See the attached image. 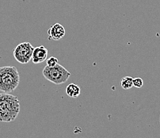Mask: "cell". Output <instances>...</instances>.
Segmentation results:
<instances>
[{"label":"cell","instance_id":"10","mask_svg":"<svg viewBox=\"0 0 160 138\" xmlns=\"http://www.w3.org/2000/svg\"><path fill=\"white\" fill-rule=\"evenodd\" d=\"M46 63L48 66L53 67L55 66V65L57 64H59L58 59L56 58V57H54V56H51L50 58H48V60H46Z\"/></svg>","mask_w":160,"mask_h":138},{"label":"cell","instance_id":"9","mask_svg":"<svg viewBox=\"0 0 160 138\" xmlns=\"http://www.w3.org/2000/svg\"><path fill=\"white\" fill-rule=\"evenodd\" d=\"M143 81L141 78L140 77H136V78H133V87H137V88H140L143 87Z\"/></svg>","mask_w":160,"mask_h":138},{"label":"cell","instance_id":"11","mask_svg":"<svg viewBox=\"0 0 160 138\" xmlns=\"http://www.w3.org/2000/svg\"><path fill=\"white\" fill-rule=\"evenodd\" d=\"M159 121H160V118H159Z\"/></svg>","mask_w":160,"mask_h":138},{"label":"cell","instance_id":"6","mask_svg":"<svg viewBox=\"0 0 160 138\" xmlns=\"http://www.w3.org/2000/svg\"><path fill=\"white\" fill-rule=\"evenodd\" d=\"M65 33L64 27L60 23H56L48 29V40L59 41L64 37Z\"/></svg>","mask_w":160,"mask_h":138},{"label":"cell","instance_id":"8","mask_svg":"<svg viewBox=\"0 0 160 138\" xmlns=\"http://www.w3.org/2000/svg\"><path fill=\"white\" fill-rule=\"evenodd\" d=\"M121 87L124 90H128L133 87V78L131 76H125L122 78L121 82Z\"/></svg>","mask_w":160,"mask_h":138},{"label":"cell","instance_id":"4","mask_svg":"<svg viewBox=\"0 0 160 138\" xmlns=\"http://www.w3.org/2000/svg\"><path fill=\"white\" fill-rule=\"evenodd\" d=\"M34 47L29 42H22L18 44L14 50V56L18 62L26 64L32 60Z\"/></svg>","mask_w":160,"mask_h":138},{"label":"cell","instance_id":"1","mask_svg":"<svg viewBox=\"0 0 160 138\" xmlns=\"http://www.w3.org/2000/svg\"><path fill=\"white\" fill-rule=\"evenodd\" d=\"M20 112V102L10 93H0V121L11 122Z\"/></svg>","mask_w":160,"mask_h":138},{"label":"cell","instance_id":"2","mask_svg":"<svg viewBox=\"0 0 160 138\" xmlns=\"http://www.w3.org/2000/svg\"><path fill=\"white\" fill-rule=\"evenodd\" d=\"M20 75L14 66L0 67V90L4 93L14 91L19 85Z\"/></svg>","mask_w":160,"mask_h":138},{"label":"cell","instance_id":"7","mask_svg":"<svg viewBox=\"0 0 160 138\" xmlns=\"http://www.w3.org/2000/svg\"><path fill=\"white\" fill-rule=\"evenodd\" d=\"M80 92H81V89L75 84H70L66 87V94L72 99L78 97Z\"/></svg>","mask_w":160,"mask_h":138},{"label":"cell","instance_id":"5","mask_svg":"<svg viewBox=\"0 0 160 138\" xmlns=\"http://www.w3.org/2000/svg\"><path fill=\"white\" fill-rule=\"evenodd\" d=\"M48 54V50L46 47L41 45L34 48L33 53H32V61L35 64L43 63L47 60V56Z\"/></svg>","mask_w":160,"mask_h":138},{"label":"cell","instance_id":"3","mask_svg":"<svg viewBox=\"0 0 160 138\" xmlns=\"http://www.w3.org/2000/svg\"><path fill=\"white\" fill-rule=\"evenodd\" d=\"M43 75L47 80L56 85L66 83L71 76V73L62 65L57 64L53 67L48 65L44 67L42 72Z\"/></svg>","mask_w":160,"mask_h":138}]
</instances>
